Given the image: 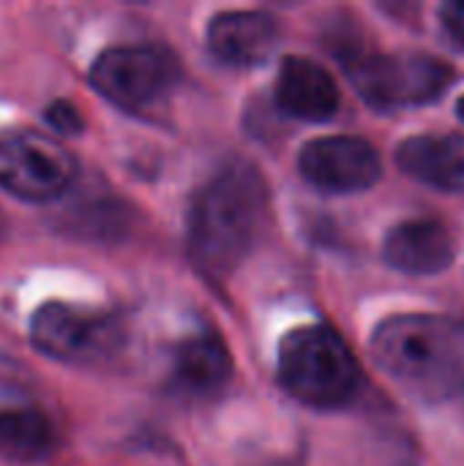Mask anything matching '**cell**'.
<instances>
[{
  "label": "cell",
  "mask_w": 464,
  "mask_h": 466,
  "mask_svg": "<svg viewBox=\"0 0 464 466\" xmlns=\"http://www.w3.org/2000/svg\"><path fill=\"white\" fill-rule=\"evenodd\" d=\"M268 186L263 175L232 161L213 175L194 199L189 218V251L213 281L227 279L254 248L265 227Z\"/></svg>",
  "instance_id": "cell-1"
},
{
  "label": "cell",
  "mask_w": 464,
  "mask_h": 466,
  "mask_svg": "<svg viewBox=\"0 0 464 466\" xmlns=\"http://www.w3.org/2000/svg\"><path fill=\"white\" fill-rule=\"evenodd\" d=\"M372 352L383 371L424 399H443L464 382V328L449 317L399 314L377 325Z\"/></svg>",
  "instance_id": "cell-2"
},
{
  "label": "cell",
  "mask_w": 464,
  "mask_h": 466,
  "mask_svg": "<svg viewBox=\"0 0 464 466\" xmlns=\"http://www.w3.org/2000/svg\"><path fill=\"white\" fill-rule=\"evenodd\" d=\"M279 380L298 401L317 410H336L358 393L361 366L334 328L306 325L282 339Z\"/></svg>",
  "instance_id": "cell-3"
},
{
  "label": "cell",
  "mask_w": 464,
  "mask_h": 466,
  "mask_svg": "<svg viewBox=\"0 0 464 466\" xmlns=\"http://www.w3.org/2000/svg\"><path fill=\"white\" fill-rule=\"evenodd\" d=\"M77 177L74 156L49 134L30 126H0V188L27 199L63 197Z\"/></svg>",
  "instance_id": "cell-4"
},
{
  "label": "cell",
  "mask_w": 464,
  "mask_h": 466,
  "mask_svg": "<svg viewBox=\"0 0 464 466\" xmlns=\"http://www.w3.org/2000/svg\"><path fill=\"white\" fill-rule=\"evenodd\" d=\"M347 74L375 109L429 104L454 82L451 66L432 55H358L347 63Z\"/></svg>",
  "instance_id": "cell-5"
},
{
  "label": "cell",
  "mask_w": 464,
  "mask_h": 466,
  "mask_svg": "<svg viewBox=\"0 0 464 466\" xmlns=\"http://www.w3.org/2000/svg\"><path fill=\"white\" fill-rule=\"evenodd\" d=\"M90 85L120 109L139 112L159 104L178 79V63L159 46H109L90 66Z\"/></svg>",
  "instance_id": "cell-6"
},
{
  "label": "cell",
  "mask_w": 464,
  "mask_h": 466,
  "mask_svg": "<svg viewBox=\"0 0 464 466\" xmlns=\"http://www.w3.org/2000/svg\"><path fill=\"white\" fill-rule=\"evenodd\" d=\"M123 328L112 314L46 300L30 317V341L63 363H98L120 347Z\"/></svg>",
  "instance_id": "cell-7"
},
{
  "label": "cell",
  "mask_w": 464,
  "mask_h": 466,
  "mask_svg": "<svg viewBox=\"0 0 464 466\" xmlns=\"http://www.w3.org/2000/svg\"><path fill=\"white\" fill-rule=\"evenodd\" d=\"M301 175L320 191L353 194L380 180V153L361 137H323L298 156Z\"/></svg>",
  "instance_id": "cell-8"
},
{
  "label": "cell",
  "mask_w": 464,
  "mask_h": 466,
  "mask_svg": "<svg viewBox=\"0 0 464 466\" xmlns=\"http://www.w3.org/2000/svg\"><path fill=\"white\" fill-rule=\"evenodd\" d=\"M279 41V25L265 11H224L208 25V46L216 60L238 68L263 63Z\"/></svg>",
  "instance_id": "cell-9"
},
{
  "label": "cell",
  "mask_w": 464,
  "mask_h": 466,
  "mask_svg": "<svg viewBox=\"0 0 464 466\" xmlns=\"http://www.w3.org/2000/svg\"><path fill=\"white\" fill-rule=\"evenodd\" d=\"M279 106L301 120L323 123L339 109V87L331 74L309 57H284L276 76Z\"/></svg>",
  "instance_id": "cell-10"
},
{
  "label": "cell",
  "mask_w": 464,
  "mask_h": 466,
  "mask_svg": "<svg viewBox=\"0 0 464 466\" xmlns=\"http://www.w3.org/2000/svg\"><path fill=\"white\" fill-rule=\"evenodd\" d=\"M383 254L397 270L429 276L454 262V238L449 227L435 218H413L388 232Z\"/></svg>",
  "instance_id": "cell-11"
},
{
  "label": "cell",
  "mask_w": 464,
  "mask_h": 466,
  "mask_svg": "<svg viewBox=\"0 0 464 466\" xmlns=\"http://www.w3.org/2000/svg\"><path fill=\"white\" fill-rule=\"evenodd\" d=\"M399 167L440 191H464V134H418L399 145Z\"/></svg>",
  "instance_id": "cell-12"
},
{
  "label": "cell",
  "mask_w": 464,
  "mask_h": 466,
  "mask_svg": "<svg viewBox=\"0 0 464 466\" xmlns=\"http://www.w3.org/2000/svg\"><path fill=\"white\" fill-rule=\"evenodd\" d=\"M230 374V352L213 333H197L186 339L175 352V380L189 393H216L227 385Z\"/></svg>",
  "instance_id": "cell-13"
},
{
  "label": "cell",
  "mask_w": 464,
  "mask_h": 466,
  "mask_svg": "<svg viewBox=\"0 0 464 466\" xmlns=\"http://www.w3.org/2000/svg\"><path fill=\"white\" fill-rule=\"evenodd\" d=\"M55 426L36 407L0 410V459L41 461L55 451Z\"/></svg>",
  "instance_id": "cell-14"
},
{
  "label": "cell",
  "mask_w": 464,
  "mask_h": 466,
  "mask_svg": "<svg viewBox=\"0 0 464 466\" xmlns=\"http://www.w3.org/2000/svg\"><path fill=\"white\" fill-rule=\"evenodd\" d=\"M44 120H46L55 131H60V134H79L82 126H85L79 109H77L71 101H66V98H57V101L46 104Z\"/></svg>",
  "instance_id": "cell-15"
},
{
  "label": "cell",
  "mask_w": 464,
  "mask_h": 466,
  "mask_svg": "<svg viewBox=\"0 0 464 466\" xmlns=\"http://www.w3.org/2000/svg\"><path fill=\"white\" fill-rule=\"evenodd\" d=\"M440 22H443V30L446 35L464 46V0H451L440 8Z\"/></svg>",
  "instance_id": "cell-16"
},
{
  "label": "cell",
  "mask_w": 464,
  "mask_h": 466,
  "mask_svg": "<svg viewBox=\"0 0 464 466\" xmlns=\"http://www.w3.org/2000/svg\"><path fill=\"white\" fill-rule=\"evenodd\" d=\"M459 117H462V120H464V98H462V101H459Z\"/></svg>",
  "instance_id": "cell-17"
},
{
  "label": "cell",
  "mask_w": 464,
  "mask_h": 466,
  "mask_svg": "<svg viewBox=\"0 0 464 466\" xmlns=\"http://www.w3.org/2000/svg\"><path fill=\"white\" fill-rule=\"evenodd\" d=\"M3 224H5V221H3V213H0V229H3Z\"/></svg>",
  "instance_id": "cell-18"
}]
</instances>
